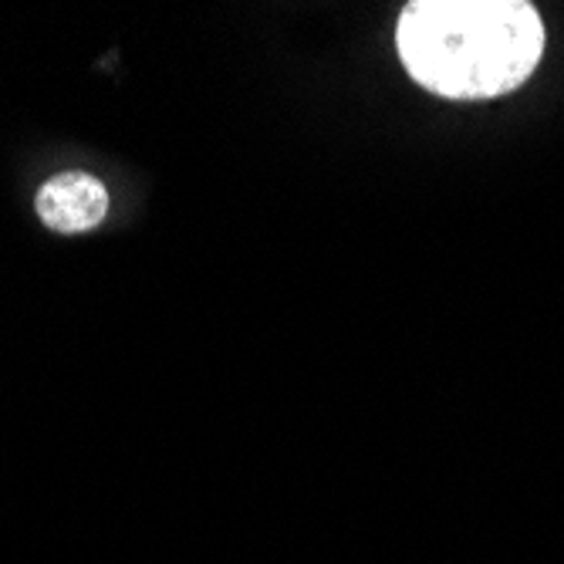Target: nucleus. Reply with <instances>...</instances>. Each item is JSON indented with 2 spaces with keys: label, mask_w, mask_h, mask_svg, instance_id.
<instances>
[{
  "label": "nucleus",
  "mask_w": 564,
  "mask_h": 564,
  "mask_svg": "<svg viewBox=\"0 0 564 564\" xmlns=\"http://www.w3.org/2000/svg\"><path fill=\"white\" fill-rule=\"evenodd\" d=\"M395 51L426 91L480 101L534 75L544 21L528 0H413L399 14Z\"/></svg>",
  "instance_id": "f257e3e1"
},
{
  "label": "nucleus",
  "mask_w": 564,
  "mask_h": 564,
  "mask_svg": "<svg viewBox=\"0 0 564 564\" xmlns=\"http://www.w3.org/2000/svg\"><path fill=\"white\" fill-rule=\"evenodd\" d=\"M37 217L58 234H85L98 227L109 214V189L91 173L72 170L51 176L37 189Z\"/></svg>",
  "instance_id": "f03ea898"
}]
</instances>
